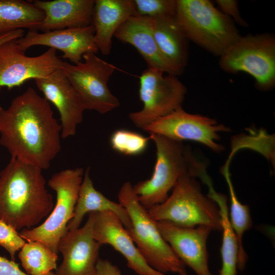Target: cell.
Instances as JSON below:
<instances>
[{
	"instance_id": "1",
	"label": "cell",
	"mask_w": 275,
	"mask_h": 275,
	"mask_svg": "<svg viewBox=\"0 0 275 275\" xmlns=\"http://www.w3.org/2000/svg\"><path fill=\"white\" fill-rule=\"evenodd\" d=\"M62 127L49 102L32 87L0 108V144L11 158L46 170L61 149Z\"/></svg>"
},
{
	"instance_id": "2",
	"label": "cell",
	"mask_w": 275,
	"mask_h": 275,
	"mask_svg": "<svg viewBox=\"0 0 275 275\" xmlns=\"http://www.w3.org/2000/svg\"><path fill=\"white\" fill-rule=\"evenodd\" d=\"M42 171L11 158L0 172V219L17 231L32 228L53 208Z\"/></svg>"
},
{
	"instance_id": "3",
	"label": "cell",
	"mask_w": 275,
	"mask_h": 275,
	"mask_svg": "<svg viewBox=\"0 0 275 275\" xmlns=\"http://www.w3.org/2000/svg\"><path fill=\"white\" fill-rule=\"evenodd\" d=\"M156 222L193 228L200 225L222 231L221 214L216 203L202 192L200 183L190 173L182 176L171 195L162 203L148 209Z\"/></svg>"
},
{
	"instance_id": "4",
	"label": "cell",
	"mask_w": 275,
	"mask_h": 275,
	"mask_svg": "<svg viewBox=\"0 0 275 275\" xmlns=\"http://www.w3.org/2000/svg\"><path fill=\"white\" fill-rule=\"evenodd\" d=\"M176 18L189 40L219 57L241 36L234 21L208 0H177Z\"/></svg>"
},
{
	"instance_id": "5",
	"label": "cell",
	"mask_w": 275,
	"mask_h": 275,
	"mask_svg": "<svg viewBox=\"0 0 275 275\" xmlns=\"http://www.w3.org/2000/svg\"><path fill=\"white\" fill-rule=\"evenodd\" d=\"M118 199L130 218L131 228L128 231L147 263L156 270L164 274H180L186 270L184 264L163 238L157 222L139 202L130 182L122 185Z\"/></svg>"
},
{
	"instance_id": "6",
	"label": "cell",
	"mask_w": 275,
	"mask_h": 275,
	"mask_svg": "<svg viewBox=\"0 0 275 275\" xmlns=\"http://www.w3.org/2000/svg\"><path fill=\"white\" fill-rule=\"evenodd\" d=\"M149 138L155 143L156 158L152 176L132 186L140 203L147 209L163 202L178 180L190 173L195 157L182 142L157 134Z\"/></svg>"
},
{
	"instance_id": "7",
	"label": "cell",
	"mask_w": 275,
	"mask_h": 275,
	"mask_svg": "<svg viewBox=\"0 0 275 275\" xmlns=\"http://www.w3.org/2000/svg\"><path fill=\"white\" fill-rule=\"evenodd\" d=\"M84 173L81 168L68 169L50 177L48 185L56 193L55 206L42 224L20 232L23 239L40 242L58 254V243L68 231L67 225L73 216Z\"/></svg>"
},
{
	"instance_id": "8",
	"label": "cell",
	"mask_w": 275,
	"mask_h": 275,
	"mask_svg": "<svg viewBox=\"0 0 275 275\" xmlns=\"http://www.w3.org/2000/svg\"><path fill=\"white\" fill-rule=\"evenodd\" d=\"M219 64L228 73H248L260 90L272 89L275 85L274 36L264 33L241 36L220 57Z\"/></svg>"
},
{
	"instance_id": "9",
	"label": "cell",
	"mask_w": 275,
	"mask_h": 275,
	"mask_svg": "<svg viewBox=\"0 0 275 275\" xmlns=\"http://www.w3.org/2000/svg\"><path fill=\"white\" fill-rule=\"evenodd\" d=\"M82 58L84 62L76 64L64 62L61 69L80 96L85 109L104 114L119 107L118 99L107 86L116 67L94 53H86Z\"/></svg>"
},
{
	"instance_id": "10",
	"label": "cell",
	"mask_w": 275,
	"mask_h": 275,
	"mask_svg": "<svg viewBox=\"0 0 275 275\" xmlns=\"http://www.w3.org/2000/svg\"><path fill=\"white\" fill-rule=\"evenodd\" d=\"M164 74L158 69L148 68L140 75L139 97L143 107L129 115L137 127L143 129L158 119L182 107L186 88L177 76Z\"/></svg>"
},
{
	"instance_id": "11",
	"label": "cell",
	"mask_w": 275,
	"mask_h": 275,
	"mask_svg": "<svg viewBox=\"0 0 275 275\" xmlns=\"http://www.w3.org/2000/svg\"><path fill=\"white\" fill-rule=\"evenodd\" d=\"M143 130L149 134H157L176 141L198 142L217 152L224 149L222 145L217 143L219 139L218 133L230 130L213 119L188 113L182 107L158 119Z\"/></svg>"
},
{
	"instance_id": "12",
	"label": "cell",
	"mask_w": 275,
	"mask_h": 275,
	"mask_svg": "<svg viewBox=\"0 0 275 275\" xmlns=\"http://www.w3.org/2000/svg\"><path fill=\"white\" fill-rule=\"evenodd\" d=\"M17 39L0 45V88L11 89L29 79L46 77L62 68L64 61L57 56L55 49L49 48L37 56H27Z\"/></svg>"
},
{
	"instance_id": "13",
	"label": "cell",
	"mask_w": 275,
	"mask_h": 275,
	"mask_svg": "<svg viewBox=\"0 0 275 275\" xmlns=\"http://www.w3.org/2000/svg\"><path fill=\"white\" fill-rule=\"evenodd\" d=\"M92 233L100 244H109L126 260L138 275H167L153 268L146 261L118 216L109 211L88 214Z\"/></svg>"
},
{
	"instance_id": "14",
	"label": "cell",
	"mask_w": 275,
	"mask_h": 275,
	"mask_svg": "<svg viewBox=\"0 0 275 275\" xmlns=\"http://www.w3.org/2000/svg\"><path fill=\"white\" fill-rule=\"evenodd\" d=\"M101 245L93 236L88 218L82 227L68 230L58 243L63 260L55 275H96Z\"/></svg>"
},
{
	"instance_id": "15",
	"label": "cell",
	"mask_w": 275,
	"mask_h": 275,
	"mask_svg": "<svg viewBox=\"0 0 275 275\" xmlns=\"http://www.w3.org/2000/svg\"><path fill=\"white\" fill-rule=\"evenodd\" d=\"M164 239L184 264L197 275H213L208 265V237L212 230L205 225L182 227L166 222H156Z\"/></svg>"
},
{
	"instance_id": "16",
	"label": "cell",
	"mask_w": 275,
	"mask_h": 275,
	"mask_svg": "<svg viewBox=\"0 0 275 275\" xmlns=\"http://www.w3.org/2000/svg\"><path fill=\"white\" fill-rule=\"evenodd\" d=\"M95 29L92 24L88 26L57 30L39 33L29 30L23 37L17 39L21 48L25 52L35 45H43L58 49L63 52L62 58L74 64L81 61L84 54L96 53L98 51L94 41Z\"/></svg>"
},
{
	"instance_id": "17",
	"label": "cell",
	"mask_w": 275,
	"mask_h": 275,
	"mask_svg": "<svg viewBox=\"0 0 275 275\" xmlns=\"http://www.w3.org/2000/svg\"><path fill=\"white\" fill-rule=\"evenodd\" d=\"M34 80L44 97L53 104L59 112L62 127L61 138L66 139L75 135L86 109L82 99L64 72L60 69L46 77Z\"/></svg>"
},
{
	"instance_id": "18",
	"label": "cell",
	"mask_w": 275,
	"mask_h": 275,
	"mask_svg": "<svg viewBox=\"0 0 275 275\" xmlns=\"http://www.w3.org/2000/svg\"><path fill=\"white\" fill-rule=\"evenodd\" d=\"M117 39L134 46L146 61L148 68L166 74L179 75L182 72L159 50L153 35V19L138 15L130 16L118 29Z\"/></svg>"
},
{
	"instance_id": "19",
	"label": "cell",
	"mask_w": 275,
	"mask_h": 275,
	"mask_svg": "<svg viewBox=\"0 0 275 275\" xmlns=\"http://www.w3.org/2000/svg\"><path fill=\"white\" fill-rule=\"evenodd\" d=\"M31 2L44 12V17L38 28L43 32L92 24L94 0Z\"/></svg>"
},
{
	"instance_id": "20",
	"label": "cell",
	"mask_w": 275,
	"mask_h": 275,
	"mask_svg": "<svg viewBox=\"0 0 275 275\" xmlns=\"http://www.w3.org/2000/svg\"><path fill=\"white\" fill-rule=\"evenodd\" d=\"M135 15L133 0L95 1L92 24L98 50L103 55L109 54L115 32L130 16Z\"/></svg>"
},
{
	"instance_id": "21",
	"label": "cell",
	"mask_w": 275,
	"mask_h": 275,
	"mask_svg": "<svg viewBox=\"0 0 275 275\" xmlns=\"http://www.w3.org/2000/svg\"><path fill=\"white\" fill-rule=\"evenodd\" d=\"M89 172L88 167L84 173L73 218L67 225L68 231L79 228L87 213L105 211L115 213L128 231L131 228V223L126 209L119 202L111 200L95 189Z\"/></svg>"
},
{
	"instance_id": "22",
	"label": "cell",
	"mask_w": 275,
	"mask_h": 275,
	"mask_svg": "<svg viewBox=\"0 0 275 275\" xmlns=\"http://www.w3.org/2000/svg\"><path fill=\"white\" fill-rule=\"evenodd\" d=\"M153 19V35L158 47L182 73L188 59V41L175 16Z\"/></svg>"
},
{
	"instance_id": "23",
	"label": "cell",
	"mask_w": 275,
	"mask_h": 275,
	"mask_svg": "<svg viewBox=\"0 0 275 275\" xmlns=\"http://www.w3.org/2000/svg\"><path fill=\"white\" fill-rule=\"evenodd\" d=\"M44 17L31 1L0 0V35L23 28L38 31Z\"/></svg>"
},
{
	"instance_id": "24",
	"label": "cell",
	"mask_w": 275,
	"mask_h": 275,
	"mask_svg": "<svg viewBox=\"0 0 275 275\" xmlns=\"http://www.w3.org/2000/svg\"><path fill=\"white\" fill-rule=\"evenodd\" d=\"M207 185L209 189L208 196L216 203L221 214L223 238L221 254L222 265L219 275H236L239 246L230 222L227 199L226 196L215 191L211 182Z\"/></svg>"
},
{
	"instance_id": "25",
	"label": "cell",
	"mask_w": 275,
	"mask_h": 275,
	"mask_svg": "<svg viewBox=\"0 0 275 275\" xmlns=\"http://www.w3.org/2000/svg\"><path fill=\"white\" fill-rule=\"evenodd\" d=\"M229 163L230 162L227 161L221 168V172L224 175L229 188L230 198V222L238 243L237 269L243 270L248 256L243 246L242 236L244 233L251 228L252 220L249 206L242 204L236 195L229 172Z\"/></svg>"
},
{
	"instance_id": "26",
	"label": "cell",
	"mask_w": 275,
	"mask_h": 275,
	"mask_svg": "<svg viewBox=\"0 0 275 275\" xmlns=\"http://www.w3.org/2000/svg\"><path fill=\"white\" fill-rule=\"evenodd\" d=\"M18 257L29 275H47L57 268V254L37 241L26 242Z\"/></svg>"
},
{
	"instance_id": "27",
	"label": "cell",
	"mask_w": 275,
	"mask_h": 275,
	"mask_svg": "<svg viewBox=\"0 0 275 275\" xmlns=\"http://www.w3.org/2000/svg\"><path fill=\"white\" fill-rule=\"evenodd\" d=\"M150 140L134 131L120 129L115 131L110 138L112 148L125 155H138L146 150Z\"/></svg>"
},
{
	"instance_id": "28",
	"label": "cell",
	"mask_w": 275,
	"mask_h": 275,
	"mask_svg": "<svg viewBox=\"0 0 275 275\" xmlns=\"http://www.w3.org/2000/svg\"><path fill=\"white\" fill-rule=\"evenodd\" d=\"M136 15L152 19L175 16L177 0H133Z\"/></svg>"
},
{
	"instance_id": "29",
	"label": "cell",
	"mask_w": 275,
	"mask_h": 275,
	"mask_svg": "<svg viewBox=\"0 0 275 275\" xmlns=\"http://www.w3.org/2000/svg\"><path fill=\"white\" fill-rule=\"evenodd\" d=\"M25 243L16 230L0 219V245L9 253L12 260H15L16 252Z\"/></svg>"
},
{
	"instance_id": "30",
	"label": "cell",
	"mask_w": 275,
	"mask_h": 275,
	"mask_svg": "<svg viewBox=\"0 0 275 275\" xmlns=\"http://www.w3.org/2000/svg\"><path fill=\"white\" fill-rule=\"evenodd\" d=\"M215 3L224 14L230 17L237 24L248 27V23L241 16L238 1L236 0H216Z\"/></svg>"
},
{
	"instance_id": "31",
	"label": "cell",
	"mask_w": 275,
	"mask_h": 275,
	"mask_svg": "<svg viewBox=\"0 0 275 275\" xmlns=\"http://www.w3.org/2000/svg\"><path fill=\"white\" fill-rule=\"evenodd\" d=\"M96 275H122L119 267L106 259H100L96 265Z\"/></svg>"
},
{
	"instance_id": "32",
	"label": "cell",
	"mask_w": 275,
	"mask_h": 275,
	"mask_svg": "<svg viewBox=\"0 0 275 275\" xmlns=\"http://www.w3.org/2000/svg\"><path fill=\"white\" fill-rule=\"evenodd\" d=\"M0 275H29L23 272L14 261L0 256Z\"/></svg>"
},
{
	"instance_id": "33",
	"label": "cell",
	"mask_w": 275,
	"mask_h": 275,
	"mask_svg": "<svg viewBox=\"0 0 275 275\" xmlns=\"http://www.w3.org/2000/svg\"><path fill=\"white\" fill-rule=\"evenodd\" d=\"M24 36L23 29L17 30L7 34L0 35V45L7 41L19 39ZM1 107L0 106V108Z\"/></svg>"
},
{
	"instance_id": "34",
	"label": "cell",
	"mask_w": 275,
	"mask_h": 275,
	"mask_svg": "<svg viewBox=\"0 0 275 275\" xmlns=\"http://www.w3.org/2000/svg\"><path fill=\"white\" fill-rule=\"evenodd\" d=\"M179 274L180 275H188V274L187 273L186 270H184V271H182Z\"/></svg>"
},
{
	"instance_id": "35",
	"label": "cell",
	"mask_w": 275,
	"mask_h": 275,
	"mask_svg": "<svg viewBox=\"0 0 275 275\" xmlns=\"http://www.w3.org/2000/svg\"><path fill=\"white\" fill-rule=\"evenodd\" d=\"M47 275H55V274L54 272L51 271L49 273H48Z\"/></svg>"
}]
</instances>
